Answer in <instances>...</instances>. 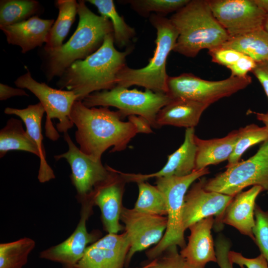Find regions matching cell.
Segmentation results:
<instances>
[{
  "mask_svg": "<svg viewBox=\"0 0 268 268\" xmlns=\"http://www.w3.org/2000/svg\"><path fill=\"white\" fill-rule=\"evenodd\" d=\"M18 88L30 91L39 100L47 114L45 125L46 136L56 141L60 137L54 128L52 119H57L58 131L65 133L73 126L70 118L72 106L78 96L70 90L53 88L44 82H39L31 76L28 70L14 82Z\"/></svg>",
  "mask_w": 268,
  "mask_h": 268,
  "instance_id": "9c48e42d",
  "label": "cell"
},
{
  "mask_svg": "<svg viewBox=\"0 0 268 268\" xmlns=\"http://www.w3.org/2000/svg\"><path fill=\"white\" fill-rule=\"evenodd\" d=\"M149 20L156 30L153 57L148 64L141 68L125 66L118 75L117 85L126 88L138 85L155 92L167 93L169 76L166 72L167 59L173 51L179 34L170 18L153 14Z\"/></svg>",
  "mask_w": 268,
  "mask_h": 268,
  "instance_id": "5b68a950",
  "label": "cell"
},
{
  "mask_svg": "<svg viewBox=\"0 0 268 268\" xmlns=\"http://www.w3.org/2000/svg\"><path fill=\"white\" fill-rule=\"evenodd\" d=\"M110 169L108 178L94 188L88 198L99 207L105 230L109 234H118L123 229L119 222L126 181L119 171L110 167Z\"/></svg>",
  "mask_w": 268,
  "mask_h": 268,
  "instance_id": "2e32d148",
  "label": "cell"
},
{
  "mask_svg": "<svg viewBox=\"0 0 268 268\" xmlns=\"http://www.w3.org/2000/svg\"><path fill=\"white\" fill-rule=\"evenodd\" d=\"M56 3L59 14L48 34L45 49H55L63 44L77 14L78 2L75 0H58Z\"/></svg>",
  "mask_w": 268,
  "mask_h": 268,
  "instance_id": "4316f807",
  "label": "cell"
},
{
  "mask_svg": "<svg viewBox=\"0 0 268 268\" xmlns=\"http://www.w3.org/2000/svg\"><path fill=\"white\" fill-rule=\"evenodd\" d=\"M239 132L234 130L221 138L202 139L196 135L197 151L195 170L216 165L229 159L238 139Z\"/></svg>",
  "mask_w": 268,
  "mask_h": 268,
  "instance_id": "cb8c5ba5",
  "label": "cell"
},
{
  "mask_svg": "<svg viewBox=\"0 0 268 268\" xmlns=\"http://www.w3.org/2000/svg\"><path fill=\"white\" fill-rule=\"evenodd\" d=\"M35 247V241L29 237L0 243V268H23Z\"/></svg>",
  "mask_w": 268,
  "mask_h": 268,
  "instance_id": "f1b7e54d",
  "label": "cell"
},
{
  "mask_svg": "<svg viewBox=\"0 0 268 268\" xmlns=\"http://www.w3.org/2000/svg\"><path fill=\"white\" fill-rule=\"evenodd\" d=\"M238 132V139L226 168L239 162L243 153L252 146L268 140V132L265 126L261 127L252 124L241 128Z\"/></svg>",
  "mask_w": 268,
  "mask_h": 268,
  "instance_id": "1f68e13d",
  "label": "cell"
},
{
  "mask_svg": "<svg viewBox=\"0 0 268 268\" xmlns=\"http://www.w3.org/2000/svg\"><path fill=\"white\" fill-rule=\"evenodd\" d=\"M256 64L251 58L243 55L234 64L227 68L230 70L231 76L244 77L252 71Z\"/></svg>",
  "mask_w": 268,
  "mask_h": 268,
  "instance_id": "f35d334b",
  "label": "cell"
},
{
  "mask_svg": "<svg viewBox=\"0 0 268 268\" xmlns=\"http://www.w3.org/2000/svg\"><path fill=\"white\" fill-rule=\"evenodd\" d=\"M146 265H145L142 266V267L138 268H145L146 267Z\"/></svg>",
  "mask_w": 268,
  "mask_h": 268,
  "instance_id": "f6af8a7d",
  "label": "cell"
},
{
  "mask_svg": "<svg viewBox=\"0 0 268 268\" xmlns=\"http://www.w3.org/2000/svg\"><path fill=\"white\" fill-rule=\"evenodd\" d=\"M221 47L235 50L256 63L268 61V34L263 28L232 37Z\"/></svg>",
  "mask_w": 268,
  "mask_h": 268,
  "instance_id": "d4e9b609",
  "label": "cell"
},
{
  "mask_svg": "<svg viewBox=\"0 0 268 268\" xmlns=\"http://www.w3.org/2000/svg\"><path fill=\"white\" fill-rule=\"evenodd\" d=\"M251 72L263 86L268 98V61L257 63Z\"/></svg>",
  "mask_w": 268,
  "mask_h": 268,
  "instance_id": "ab89813d",
  "label": "cell"
},
{
  "mask_svg": "<svg viewBox=\"0 0 268 268\" xmlns=\"http://www.w3.org/2000/svg\"><path fill=\"white\" fill-rule=\"evenodd\" d=\"M77 14L78 26L70 39L58 48H43V68L48 81L56 76L60 77L74 62L94 53L102 46L106 36L113 33L110 20L93 13L85 1H78Z\"/></svg>",
  "mask_w": 268,
  "mask_h": 268,
  "instance_id": "3957f363",
  "label": "cell"
},
{
  "mask_svg": "<svg viewBox=\"0 0 268 268\" xmlns=\"http://www.w3.org/2000/svg\"><path fill=\"white\" fill-rule=\"evenodd\" d=\"M96 6L100 15L111 22L115 43L120 48L129 45L135 35L133 27L129 25L117 12L112 0H88Z\"/></svg>",
  "mask_w": 268,
  "mask_h": 268,
  "instance_id": "83f0119b",
  "label": "cell"
},
{
  "mask_svg": "<svg viewBox=\"0 0 268 268\" xmlns=\"http://www.w3.org/2000/svg\"><path fill=\"white\" fill-rule=\"evenodd\" d=\"M212 14L230 38L263 28L267 13L254 0H208Z\"/></svg>",
  "mask_w": 268,
  "mask_h": 268,
  "instance_id": "8fae6325",
  "label": "cell"
},
{
  "mask_svg": "<svg viewBox=\"0 0 268 268\" xmlns=\"http://www.w3.org/2000/svg\"><path fill=\"white\" fill-rule=\"evenodd\" d=\"M204 179L193 184L185 195L183 223L185 230L204 218L214 216L216 222L220 219L234 197L205 190Z\"/></svg>",
  "mask_w": 268,
  "mask_h": 268,
  "instance_id": "9a60e30c",
  "label": "cell"
},
{
  "mask_svg": "<svg viewBox=\"0 0 268 268\" xmlns=\"http://www.w3.org/2000/svg\"><path fill=\"white\" fill-rule=\"evenodd\" d=\"M195 128L185 131L183 143L175 152L169 155L164 167L159 171L148 174L125 173L121 174L126 182L137 183L152 178L168 176L182 177L195 170L197 147L195 141Z\"/></svg>",
  "mask_w": 268,
  "mask_h": 268,
  "instance_id": "ac0fdd59",
  "label": "cell"
},
{
  "mask_svg": "<svg viewBox=\"0 0 268 268\" xmlns=\"http://www.w3.org/2000/svg\"><path fill=\"white\" fill-rule=\"evenodd\" d=\"M120 220L125 224L130 243L125 265H128L133 256L150 246L157 244L166 230L168 219L166 216L139 212L134 208L123 206Z\"/></svg>",
  "mask_w": 268,
  "mask_h": 268,
  "instance_id": "5bb4252c",
  "label": "cell"
},
{
  "mask_svg": "<svg viewBox=\"0 0 268 268\" xmlns=\"http://www.w3.org/2000/svg\"><path fill=\"white\" fill-rule=\"evenodd\" d=\"M214 223L213 217L210 216L189 227L188 243L180 254L191 268H205L208 262H217L211 233Z\"/></svg>",
  "mask_w": 268,
  "mask_h": 268,
  "instance_id": "d6986e66",
  "label": "cell"
},
{
  "mask_svg": "<svg viewBox=\"0 0 268 268\" xmlns=\"http://www.w3.org/2000/svg\"><path fill=\"white\" fill-rule=\"evenodd\" d=\"M252 81L249 75L244 77L230 75L225 79L210 81L191 73H184L169 76L167 94L173 99H189L210 105L246 88Z\"/></svg>",
  "mask_w": 268,
  "mask_h": 268,
  "instance_id": "30bf717a",
  "label": "cell"
},
{
  "mask_svg": "<svg viewBox=\"0 0 268 268\" xmlns=\"http://www.w3.org/2000/svg\"><path fill=\"white\" fill-rule=\"evenodd\" d=\"M80 203V217L74 231L63 242L41 252V259L59 263L63 268H75L89 244L99 239L100 234L95 231L88 232L86 226L94 206L91 200L88 198Z\"/></svg>",
  "mask_w": 268,
  "mask_h": 268,
  "instance_id": "7c38bea8",
  "label": "cell"
},
{
  "mask_svg": "<svg viewBox=\"0 0 268 268\" xmlns=\"http://www.w3.org/2000/svg\"><path fill=\"white\" fill-rule=\"evenodd\" d=\"M250 186H259L263 191H268V140L249 159L205 181L204 188L207 191L234 197Z\"/></svg>",
  "mask_w": 268,
  "mask_h": 268,
  "instance_id": "ba28073f",
  "label": "cell"
},
{
  "mask_svg": "<svg viewBox=\"0 0 268 268\" xmlns=\"http://www.w3.org/2000/svg\"><path fill=\"white\" fill-rule=\"evenodd\" d=\"M212 61L227 67L234 64L243 55L229 48L220 47L208 51Z\"/></svg>",
  "mask_w": 268,
  "mask_h": 268,
  "instance_id": "d590c367",
  "label": "cell"
},
{
  "mask_svg": "<svg viewBox=\"0 0 268 268\" xmlns=\"http://www.w3.org/2000/svg\"><path fill=\"white\" fill-rule=\"evenodd\" d=\"M256 4L267 14H268V0H254Z\"/></svg>",
  "mask_w": 268,
  "mask_h": 268,
  "instance_id": "7bdbcfd3",
  "label": "cell"
},
{
  "mask_svg": "<svg viewBox=\"0 0 268 268\" xmlns=\"http://www.w3.org/2000/svg\"><path fill=\"white\" fill-rule=\"evenodd\" d=\"M228 258L233 264L238 265L241 268H268V262L262 254L255 258H247L241 253L230 251Z\"/></svg>",
  "mask_w": 268,
  "mask_h": 268,
  "instance_id": "8d00e7d4",
  "label": "cell"
},
{
  "mask_svg": "<svg viewBox=\"0 0 268 268\" xmlns=\"http://www.w3.org/2000/svg\"><path fill=\"white\" fill-rule=\"evenodd\" d=\"M64 137L68 150L54 156L56 160L64 158L69 163L72 183L76 191L79 202L87 199L94 188L106 180L110 174V167L104 166L101 161H95L82 152L72 141L67 132Z\"/></svg>",
  "mask_w": 268,
  "mask_h": 268,
  "instance_id": "4fadbf2b",
  "label": "cell"
},
{
  "mask_svg": "<svg viewBox=\"0 0 268 268\" xmlns=\"http://www.w3.org/2000/svg\"><path fill=\"white\" fill-rule=\"evenodd\" d=\"M209 173L208 168L195 170L191 174L182 177L168 176L156 178V186L163 193L166 201L167 226L161 240L146 252L150 260L160 256L173 246L181 249L186 246L183 223L184 198L190 186L199 178Z\"/></svg>",
  "mask_w": 268,
  "mask_h": 268,
  "instance_id": "8992f818",
  "label": "cell"
},
{
  "mask_svg": "<svg viewBox=\"0 0 268 268\" xmlns=\"http://www.w3.org/2000/svg\"><path fill=\"white\" fill-rule=\"evenodd\" d=\"M190 0H130L125 2L129 3L132 8L143 16L149 14L163 15L169 13L177 12L187 4Z\"/></svg>",
  "mask_w": 268,
  "mask_h": 268,
  "instance_id": "d6a6232c",
  "label": "cell"
},
{
  "mask_svg": "<svg viewBox=\"0 0 268 268\" xmlns=\"http://www.w3.org/2000/svg\"><path fill=\"white\" fill-rule=\"evenodd\" d=\"M263 191L261 187L254 186L237 194L226 207L219 223L234 227L255 241L253 230L255 225V201Z\"/></svg>",
  "mask_w": 268,
  "mask_h": 268,
  "instance_id": "44dd1931",
  "label": "cell"
},
{
  "mask_svg": "<svg viewBox=\"0 0 268 268\" xmlns=\"http://www.w3.org/2000/svg\"><path fill=\"white\" fill-rule=\"evenodd\" d=\"M28 96L21 88H15L3 83L0 84V100H5L15 96Z\"/></svg>",
  "mask_w": 268,
  "mask_h": 268,
  "instance_id": "60d3db41",
  "label": "cell"
},
{
  "mask_svg": "<svg viewBox=\"0 0 268 268\" xmlns=\"http://www.w3.org/2000/svg\"><path fill=\"white\" fill-rule=\"evenodd\" d=\"M263 29L268 34V14L266 15L263 25Z\"/></svg>",
  "mask_w": 268,
  "mask_h": 268,
  "instance_id": "ee69618b",
  "label": "cell"
},
{
  "mask_svg": "<svg viewBox=\"0 0 268 268\" xmlns=\"http://www.w3.org/2000/svg\"><path fill=\"white\" fill-rule=\"evenodd\" d=\"M130 248L125 232L108 233L87 247L75 268H123Z\"/></svg>",
  "mask_w": 268,
  "mask_h": 268,
  "instance_id": "e0dca14e",
  "label": "cell"
},
{
  "mask_svg": "<svg viewBox=\"0 0 268 268\" xmlns=\"http://www.w3.org/2000/svg\"><path fill=\"white\" fill-rule=\"evenodd\" d=\"M45 112V109L40 102L30 105L25 109L7 107L4 110L5 114L15 115L21 118L26 126L27 134L36 144L39 152L40 161L38 179L42 183L55 178L53 170L47 162L43 144L41 122Z\"/></svg>",
  "mask_w": 268,
  "mask_h": 268,
  "instance_id": "7402d4cb",
  "label": "cell"
},
{
  "mask_svg": "<svg viewBox=\"0 0 268 268\" xmlns=\"http://www.w3.org/2000/svg\"><path fill=\"white\" fill-rule=\"evenodd\" d=\"M251 113L256 115L258 120L264 123L265 127L268 132V113H263L256 112H251Z\"/></svg>",
  "mask_w": 268,
  "mask_h": 268,
  "instance_id": "b9f144b4",
  "label": "cell"
},
{
  "mask_svg": "<svg viewBox=\"0 0 268 268\" xmlns=\"http://www.w3.org/2000/svg\"><path fill=\"white\" fill-rule=\"evenodd\" d=\"M215 252L217 263L220 268H233V264L228 258L230 251V242L223 238H219L215 243Z\"/></svg>",
  "mask_w": 268,
  "mask_h": 268,
  "instance_id": "74e56055",
  "label": "cell"
},
{
  "mask_svg": "<svg viewBox=\"0 0 268 268\" xmlns=\"http://www.w3.org/2000/svg\"><path fill=\"white\" fill-rule=\"evenodd\" d=\"M113 33L107 35L102 46L84 60L72 64L60 77L57 85L61 89L73 91L82 101L98 91L110 90L117 85V76L126 66L127 56L133 48L118 51Z\"/></svg>",
  "mask_w": 268,
  "mask_h": 268,
  "instance_id": "7a4b0ae2",
  "label": "cell"
},
{
  "mask_svg": "<svg viewBox=\"0 0 268 268\" xmlns=\"http://www.w3.org/2000/svg\"><path fill=\"white\" fill-rule=\"evenodd\" d=\"M210 105L198 101L177 98L163 107L157 113V128L164 125L187 128H195L202 113Z\"/></svg>",
  "mask_w": 268,
  "mask_h": 268,
  "instance_id": "603a6c76",
  "label": "cell"
},
{
  "mask_svg": "<svg viewBox=\"0 0 268 268\" xmlns=\"http://www.w3.org/2000/svg\"><path fill=\"white\" fill-rule=\"evenodd\" d=\"M145 268H191L179 253L177 246L168 248L160 256L146 264Z\"/></svg>",
  "mask_w": 268,
  "mask_h": 268,
  "instance_id": "e575fe53",
  "label": "cell"
},
{
  "mask_svg": "<svg viewBox=\"0 0 268 268\" xmlns=\"http://www.w3.org/2000/svg\"><path fill=\"white\" fill-rule=\"evenodd\" d=\"M40 9L35 0H1L0 27L25 21L35 15Z\"/></svg>",
  "mask_w": 268,
  "mask_h": 268,
  "instance_id": "f546056e",
  "label": "cell"
},
{
  "mask_svg": "<svg viewBox=\"0 0 268 268\" xmlns=\"http://www.w3.org/2000/svg\"><path fill=\"white\" fill-rule=\"evenodd\" d=\"M55 20L44 19L37 15L15 24L0 27L9 44L19 46L26 53L46 43Z\"/></svg>",
  "mask_w": 268,
  "mask_h": 268,
  "instance_id": "ffe728a7",
  "label": "cell"
},
{
  "mask_svg": "<svg viewBox=\"0 0 268 268\" xmlns=\"http://www.w3.org/2000/svg\"><path fill=\"white\" fill-rule=\"evenodd\" d=\"M136 183L138 196L134 208L142 213L167 216L165 199L160 190L145 181Z\"/></svg>",
  "mask_w": 268,
  "mask_h": 268,
  "instance_id": "4dcf8cb0",
  "label": "cell"
},
{
  "mask_svg": "<svg viewBox=\"0 0 268 268\" xmlns=\"http://www.w3.org/2000/svg\"><path fill=\"white\" fill-rule=\"evenodd\" d=\"M70 118L77 128L75 136L80 150L95 161H101L110 147H113L110 152L125 149L137 134L142 133L139 116H130L124 122L119 111L88 108L80 101L74 102Z\"/></svg>",
  "mask_w": 268,
  "mask_h": 268,
  "instance_id": "6da1fadb",
  "label": "cell"
},
{
  "mask_svg": "<svg viewBox=\"0 0 268 268\" xmlns=\"http://www.w3.org/2000/svg\"><path fill=\"white\" fill-rule=\"evenodd\" d=\"M255 225L253 230L255 242L268 262V211L258 205L255 208Z\"/></svg>",
  "mask_w": 268,
  "mask_h": 268,
  "instance_id": "836d02e7",
  "label": "cell"
},
{
  "mask_svg": "<svg viewBox=\"0 0 268 268\" xmlns=\"http://www.w3.org/2000/svg\"><path fill=\"white\" fill-rule=\"evenodd\" d=\"M11 150L24 151L40 156L36 144L24 130L21 121L15 118L9 119L0 131V157Z\"/></svg>",
  "mask_w": 268,
  "mask_h": 268,
  "instance_id": "484cf974",
  "label": "cell"
},
{
  "mask_svg": "<svg viewBox=\"0 0 268 268\" xmlns=\"http://www.w3.org/2000/svg\"><path fill=\"white\" fill-rule=\"evenodd\" d=\"M173 98L167 93L144 91L116 85L110 90L93 92L82 101L87 107L112 106L119 109L122 118L137 115L151 126L157 128L156 119L158 112Z\"/></svg>",
  "mask_w": 268,
  "mask_h": 268,
  "instance_id": "52a82bcc",
  "label": "cell"
},
{
  "mask_svg": "<svg viewBox=\"0 0 268 268\" xmlns=\"http://www.w3.org/2000/svg\"><path fill=\"white\" fill-rule=\"evenodd\" d=\"M179 36L173 51L195 58L222 46L231 38L213 16L207 0H190L170 18Z\"/></svg>",
  "mask_w": 268,
  "mask_h": 268,
  "instance_id": "277c9868",
  "label": "cell"
}]
</instances>
